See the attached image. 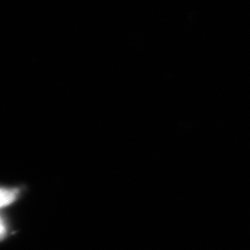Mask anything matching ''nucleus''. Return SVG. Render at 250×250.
<instances>
[{"label":"nucleus","mask_w":250,"mask_h":250,"mask_svg":"<svg viewBox=\"0 0 250 250\" xmlns=\"http://www.w3.org/2000/svg\"><path fill=\"white\" fill-rule=\"evenodd\" d=\"M18 196V189L0 187V208L11 205L16 201Z\"/></svg>","instance_id":"1"},{"label":"nucleus","mask_w":250,"mask_h":250,"mask_svg":"<svg viewBox=\"0 0 250 250\" xmlns=\"http://www.w3.org/2000/svg\"><path fill=\"white\" fill-rule=\"evenodd\" d=\"M7 232H8V227H7L6 222L3 219V217L0 216V241L6 237Z\"/></svg>","instance_id":"2"}]
</instances>
